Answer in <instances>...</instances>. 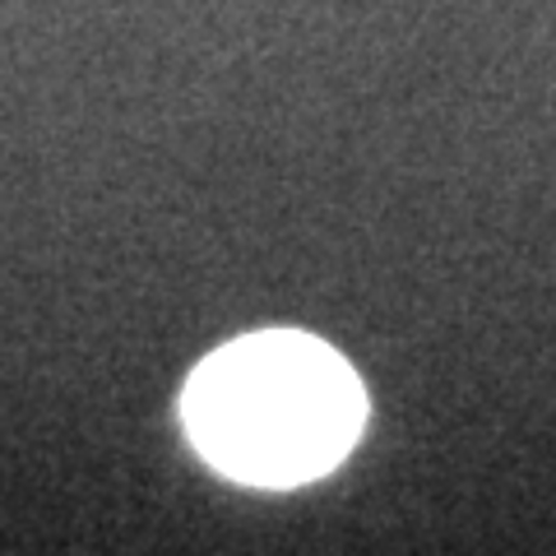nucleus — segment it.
<instances>
[{
	"label": "nucleus",
	"mask_w": 556,
	"mask_h": 556,
	"mask_svg": "<svg viewBox=\"0 0 556 556\" xmlns=\"http://www.w3.org/2000/svg\"><path fill=\"white\" fill-rule=\"evenodd\" d=\"M200 455L237 482L292 486L353 450L367 394L353 367L306 334H251L204 357L181 399Z\"/></svg>",
	"instance_id": "obj_1"
}]
</instances>
